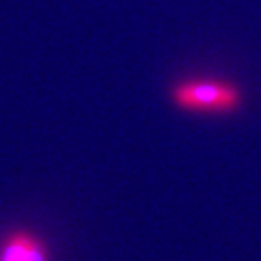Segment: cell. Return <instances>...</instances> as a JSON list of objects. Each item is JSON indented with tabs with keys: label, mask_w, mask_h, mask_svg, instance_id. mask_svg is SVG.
Returning <instances> with one entry per match:
<instances>
[{
	"label": "cell",
	"mask_w": 261,
	"mask_h": 261,
	"mask_svg": "<svg viewBox=\"0 0 261 261\" xmlns=\"http://www.w3.org/2000/svg\"><path fill=\"white\" fill-rule=\"evenodd\" d=\"M171 102L176 109L192 114H234L245 102L238 84L223 78H185L171 87Z\"/></svg>",
	"instance_id": "obj_1"
},
{
	"label": "cell",
	"mask_w": 261,
	"mask_h": 261,
	"mask_svg": "<svg viewBox=\"0 0 261 261\" xmlns=\"http://www.w3.org/2000/svg\"><path fill=\"white\" fill-rule=\"evenodd\" d=\"M35 234L29 230H13L0 241V261H24Z\"/></svg>",
	"instance_id": "obj_2"
},
{
	"label": "cell",
	"mask_w": 261,
	"mask_h": 261,
	"mask_svg": "<svg viewBox=\"0 0 261 261\" xmlns=\"http://www.w3.org/2000/svg\"><path fill=\"white\" fill-rule=\"evenodd\" d=\"M24 261H51V254H49V247L40 236H33L31 245H29L28 254H25Z\"/></svg>",
	"instance_id": "obj_3"
}]
</instances>
